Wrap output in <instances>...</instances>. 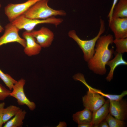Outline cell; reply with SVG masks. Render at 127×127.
<instances>
[{
    "instance_id": "6da1fadb",
    "label": "cell",
    "mask_w": 127,
    "mask_h": 127,
    "mask_svg": "<svg viewBox=\"0 0 127 127\" xmlns=\"http://www.w3.org/2000/svg\"><path fill=\"white\" fill-rule=\"evenodd\" d=\"M114 40L113 36L109 34L101 36L97 40L94 54L87 62L88 68L94 73L100 75L106 74V66L112 58L114 53L113 49L109 48Z\"/></svg>"
},
{
    "instance_id": "7a4b0ae2",
    "label": "cell",
    "mask_w": 127,
    "mask_h": 127,
    "mask_svg": "<svg viewBox=\"0 0 127 127\" xmlns=\"http://www.w3.org/2000/svg\"><path fill=\"white\" fill-rule=\"evenodd\" d=\"M49 0H41L35 3L23 15L28 18L46 19L57 16H64L66 13L64 11L56 10L48 5Z\"/></svg>"
},
{
    "instance_id": "3957f363",
    "label": "cell",
    "mask_w": 127,
    "mask_h": 127,
    "mask_svg": "<svg viewBox=\"0 0 127 127\" xmlns=\"http://www.w3.org/2000/svg\"><path fill=\"white\" fill-rule=\"evenodd\" d=\"M100 28L98 34L96 36L91 40H83L81 39L74 30H71L68 33L69 36L76 43L82 50L83 53L84 59L87 62L92 57L94 54L95 47L97 40L105 30L104 20L100 18Z\"/></svg>"
},
{
    "instance_id": "277c9868",
    "label": "cell",
    "mask_w": 127,
    "mask_h": 127,
    "mask_svg": "<svg viewBox=\"0 0 127 127\" xmlns=\"http://www.w3.org/2000/svg\"><path fill=\"white\" fill-rule=\"evenodd\" d=\"M61 18L52 17L44 20L30 19L23 15L15 19L12 24L19 30L24 29L26 31L31 32L37 25L41 24H50L56 27L61 23L63 21Z\"/></svg>"
},
{
    "instance_id": "5b68a950",
    "label": "cell",
    "mask_w": 127,
    "mask_h": 127,
    "mask_svg": "<svg viewBox=\"0 0 127 127\" xmlns=\"http://www.w3.org/2000/svg\"><path fill=\"white\" fill-rule=\"evenodd\" d=\"M25 83V80L23 78L17 81L13 87L10 96L15 98L19 105H25L30 110L33 111L35 109L36 105L34 102L28 99L25 93L24 87Z\"/></svg>"
},
{
    "instance_id": "8992f818",
    "label": "cell",
    "mask_w": 127,
    "mask_h": 127,
    "mask_svg": "<svg viewBox=\"0 0 127 127\" xmlns=\"http://www.w3.org/2000/svg\"><path fill=\"white\" fill-rule=\"evenodd\" d=\"M41 0H28L21 3H10L4 8V12L9 20L12 22L19 16L23 15L32 6Z\"/></svg>"
},
{
    "instance_id": "52a82bcc",
    "label": "cell",
    "mask_w": 127,
    "mask_h": 127,
    "mask_svg": "<svg viewBox=\"0 0 127 127\" xmlns=\"http://www.w3.org/2000/svg\"><path fill=\"white\" fill-rule=\"evenodd\" d=\"M19 30L11 22L6 25L4 34L0 37V47L8 43L16 42L24 48L26 45V41L20 36Z\"/></svg>"
},
{
    "instance_id": "ba28073f",
    "label": "cell",
    "mask_w": 127,
    "mask_h": 127,
    "mask_svg": "<svg viewBox=\"0 0 127 127\" xmlns=\"http://www.w3.org/2000/svg\"><path fill=\"white\" fill-rule=\"evenodd\" d=\"M82 100L83 106L93 113L103 105L106 101L103 96L89 89L82 97Z\"/></svg>"
},
{
    "instance_id": "9c48e42d",
    "label": "cell",
    "mask_w": 127,
    "mask_h": 127,
    "mask_svg": "<svg viewBox=\"0 0 127 127\" xmlns=\"http://www.w3.org/2000/svg\"><path fill=\"white\" fill-rule=\"evenodd\" d=\"M109 113L119 120L125 121L127 118V102L123 99L119 100H109Z\"/></svg>"
},
{
    "instance_id": "30bf717a",
    "label": "cell",
    "mask_w": 127,
    "mask_h": 127,
    "mask_svg": "<svg viewBox=\"0 0 127 127\" xmlns=\"http://www.w3.org/2000/svg\"><path fill=\"white\" fill-rule=\"evenodd\" d=\"M109 22V26L115 39L127 38V17H112Z\"/></svg>"
},
{
    "instance_id": "8fae6325",
    "label": "cell",
    "mask_w": 127,
    "mask_h": 127,
    "mask_svg": "<svg viewBox=\"0 0 127 127\" xmlns=\"http://www.w3.org/2000/svg\"><path fill=\"white\" fill-rule=\"evenodd\" d=\"M30 33L42 48L49 47L54 39V34L53 32L45 27H42L37 30H33Z\"/></svg>"
},
{
    "instance_id": "7c38bea8",
    "label": "cell",
    "mask_w": 127,
    "mask_h": 127,
    "mask_svg": "<svg viewBox=\"0 0 127 127\" xmlns=\"http://www.w3.org/2000/svg\"><path fill=\"white\" fill-rule=\"evenodd\" d=\"M22 36L26 41V45L24 50L25 54L29 56L39 54L42 48L37 42L30 32L25 31L23 33Z\"/></svg>"
},
{
    "instance_id": "4fadbf2b",
    "label": "cell",
    "mask_w": 127,
    "mask_h": 127,
    "mask_svg": "<svg viewBox=\"0 0 127 127\" xmlns=\"http://www.w3.org/2000/svg\"><path fill=\"white\" fill-rule=\"evenodd\" d=\"M109 100L106 101L103 105L95 112L93 113L91 123L92 127H98L99 124L104 120L109 113Z\"/></svg>"
},
{
    "instance_id": "5bb4252c",
    "label": "cell",
    "mask_w": 127,
    "mask_h": 127,
    "mask_svg": "<svg viewBox=\"0 0 127 127\" xmlns=\"http://www.w3.org/2000/svg\"><path fill=\"white\" fill-rule=\"evenodd\" d=\"M76 80L80 81L84 84L88 88L95 92L98 93L104 97L107 98L109 100H119L123 99V98L127 95V91H123L119 95H112L106 94L102 92L101 90L93 88L89 86L87 83L85 79L84 75L80 73L78 74L76 77Z\"/></svg>"
},
{
    "instance_id": "9a60e30c",
    "label": "cell",
    "mask_w": 127,
    "mask_h": 127,
    "mask_svg": "<svg viewBox=\"0 0 127 127\" xmlns=\"http://www.w3.org/2000/svg\"><path fill=\"white\" fill-rule=\"evenodd\" d=\"M127 62L123 58V54L117 53L115 57L109 60L106 65L109 66L110 68V71L106 78L108 82L110 81L113 78L114 71L118 66L121 65H127Z\"/></svg>"
},
{
    "instance_id": "2e32d148",
    "label": "cell",
    "mask_w": 127,
    "mask_h": 127,
    "mask_svg": "<svg viewBox=\"0 0 127 127\" xmlns=\"http://www.w3.org/2000/svg\"><path fill=\"white\" fill-rule=\"evenodd\" d=\"M93 112L89 109L85 108L83 110L73 114V121L78 124L91 123L92 119Z\"/></svg>"
},
{
    "instance_id": "e0dca14e",
    "label": "cell",
    "mask_w": 127,
    "mask_h": 127,
    "mask_svg": "<svg viewBox=\"0 0 127 127\" xmlns=\"http://www.w3.org/2000/svg\"><path fill=\"white\" fill-rule=\"evenodd\" d=\"M26 114V111L20 109L15 116L4 123L3 127H22Z\"/></svg>"
},
{
    "instance_id": "ac0fdd59",
    "label": "cell",
    "mask_w": 127,
    "mask_h": 127,
    "mask_svg": "<svg viewBox=\"0 0 127 127\" xmlns=\"http://www.w3.org/2000/svg\"><path fill=\"white\" fill-rule=\"evenodd\" d=\"M112 17H127V0H119L114 8Z\"/></svg>"
},
{
    "instance_id": "d6986e66",
    "label": "cell",
    "mask_w": 127,
    "mask_h": 127,
    "mask_svg": "<svg viewBox=\"0 0 127 127\" xmlns=\"http://www.w3.org/2000/svg\"><path fill=\"white\" fill-rule=\"evenodd\" d=\"M20 108L16 106L11 105L4 108L3 120L4 124L15 116Z\"/></svg>"
},
{
    "instance_id": "ffe728a7",
    "label": "cell",
    "mask_w": 127,
    "mask_h": 127,
    "mask_svg": "<svg viewBox=\"0 0 127 127\" xmlns=\"http://www.w3.org/2000/svg\"><path fill=\"white\" fill-rule=\"evenodd\" d=\"M113 43L115 45L117 53L123 54L127 52V38L115 39Z\"/></svg>"
},
{
    "instance_id": "44dd1931",
    "label": "cell",
    "mask_w": 127,
    "mask_h": 127,
    "mask_svg": "<svg viewBox=\"0 0 127 127\" xmlns=\"http://www.w3.org/2000/svg\"><path fill=\"white\" fill-rule=\"evenodd\" d=\"M0 79L11 91L12 90L14 85L17 81L10 75L5 73L0 69Z\"/></svg>"
},
{
    "instance_id": "7402d4cb",
    "label": "cell",
    "mask_w": 127,
    "mask_h": 127,
    "mask_svg": "<svg viewBox=\"0 0 127 127\" xmlns=\"http://www.w3.org/2000/svg\"><path fill=\"white\" fill-rule=\"evenodd\" d=\"M105 120L109 127H124L126 124L125 121L121 120L114 117L109 113L107 116Z\"/></svg>"
},
{
    "instance_id": "603a6c76",
    "label": "cell",
    "mask_w": 127,
    "mask_h": 127,
    "mask_svg": "<svg viewBox=\"0 0 127 127\" xmlns=\"http://www.w3.org/2000/svg\"><path fill=\"white\" fill-rule=\"evenodd\" d=\"M11 91L6 88L0 83V101L4 100L10 96Z\"/></svg>"
},
{
    "instance_id": "cb8c5ba5",
    "label": "cell",
    "mask_w": 127,
    "mask_h": 127,
    "mask_svg": "<svg viewBox=\"0 0 127 127\" xmlns=\"http://www.w3.org/2000/svg\"><path fill=\"white\" fill-rule=\"evenodd\" d=\"M5 105V103L3 102L0 103V127H2L4 124L3 120V111Z\"/></svg>"
},
{
    "instance_id": "d4e9b609",
    "label": "cell",
    "mask_w": 127,
    "mask_h": 127,
    "mask_svg": "<svg viewBox=\"0 0 127 127\" xmlns=\"http://www.w3.org/2000/svg\"><path fill=\"white\" fill-rule=\"evenodd\" d=\"M119 0H113V4L108 15V17L109 18V21L111 20L112 16V12L114 8Z\"/></svg>"
},
{
    "instance_id": "484cf974",
    "label": "cell",
    "mask_w": 127,
    "mask_h": 127,
    "mask_svg": "<svg viewBox=\"0 0 127 127\" xmlns=\"http://www.w3.org/2000/svg\"><path fill=\"white\" fill-rule=\"evenodd\" d=\"M98 127H109V126L105 120L99 124Z\"/></svg>"
},
{
    "instance_id": "4316f807",
    "label": "cell",
    "mask_w": 127,
    "mask_h": 127,
    "mask_svg": "<svg viewBox=\"0 0 127 127\" xmlns=\"http://www.w3.org/2000/svg\"><path fill=\"white\" fill-rule=\"evenodd\" d=\"M78 127H92L91 123H85L78 124Z\"/></svg>"
},
{
    "instance_id": "83f0119b",
    "label": "cell",
    "mask_w": 127,
    "mask_h": 127,
    "mask_svg": "<svg viewBox=\"0 0 127 127\" xmlns=\"http://www.w3.org/2000/svg\"><path fill=\"white\" fill-rule=\"evenodd\" d=\"M67 126L66 123L64 122H60L57 127H65Z\"/></svg>"
},
{
    "instance_id": "f1b7e54d",
    "label": "cell",
    "mask_w": 127,
    "mask_h": 127,
    "mask_svg": "<svg viewBox=\"0 0 127 127\" xmlns=\"http://www.w3.org/2000/svg\"><path fill=\"white\" fill-rule=\"evenodd\" d=\"M1 5L0 3V8L1 7ZM4 30L3 28L1 25L0 24V33L1 32Z\"/></svg>"
}]
</instances>
